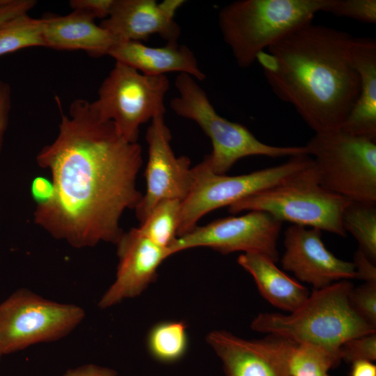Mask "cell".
<instances>
[{"mask_svg":"<svg viewBox=\"0 0 376 376\" xmlns=\"http://www.w3.org/2000/svg\"><path fill=\"white\" fill-rule=\"evenodd\" d=\"M356 271V279L365 283H376L375 263L370 260L361 250L358 249L352 262Z\"/></svg>","mask_w":376,"mask_h":376,"instance_id":"30","label":"cell"},{"mask_svg":"<svg viewBox=\"0 0 376 376\" xmlns=\"http://www.w3.org/2000/svg\"><path fill=\"white\" fill-rule=\"evenodd\" d=\"M285 252L281 263L300 281L318 290L341 281L356 279L352 262L336 258L324 246L322 230L292 225L284 233Z\"/></svg>","mask_w":376,"mask_h":376,"instance_id":"14","label":"cell"},{"mask_svg":"<svg viewBox=\"0 0 376 376\" xmlns=\"http://www.w3.org/2000/svg\"><path fill=\"white\" fill-rule=\"evenodd\" d=\"M108 55L116 62L146 75H166L168 72H178L189 75L197 81H203L206 77L194 52L178 42H166L164 47H155L138 41H118Z\"/></svg>","mask_w":376,"mask_h":376,"instance_id":"17","label":"cell"},{"mask_svg":"<svg viewBox=\"0 0 376 376\" xmlns=\"http://www.w3.org/2000/svg\"><path fill=\"white\" fill-rule=\"evenodd\" d=\"M313 162L307 155L290 157L281 165L248 174L229 176L216 174L202 161L193 167L194 179L187 197L181 202L178 237L197 226L210 212L229 206L258 191L277 185Z\"/></svg>","mask_w":376,"mask_h":376,"instance_id":"10","label":"cell"},{"mask_svg":"<svg viewBox=\"0 0 376 376\" xmlns=\"http://www.w3.org/2000/svg\"><path fill=\"white\" fill-rule=\"evenodd\" d=\"M238 264L253 278L260 295L277 308L295 311L308 299L307 288L280 270L272 260L256 253H244Z\"/></svg>","mask_w":376,"mask_h":376,"instance_id":"20","label":"cell"},{"mask_svg":"<svg viewBox=\"0 0 376 376\" xmlns=\"http://www.w3.org/2000/svg\"><path fill=\"white\" fill-rule=\"evenodd\" d=\"M85 315L79 306L18 289L0 303V354L61 340L72 332Z\"/></svg>","mask_w":376,"mask_h":376,"instance_id":"8","label":"cell"},{"mask_svg":"<svg viewBox=\"0 0 376 376\" xmlns=\"http://www.w3.org/2000/svg\"><path fill=\"white\" fill-rule=\"evenodd\" d=\"M283 222L263 211L214 220L196 226L178 237L169 248L171 256L196 247H209L222 254L235 251L256 253L276 263L277 240Z\"/></svg>","mask_w":376,"mask_h":376,"instance_id":"11","label":"cell"},{"mask_svg":"<svg viewBox=\"0 0 376 376\" xmlns=\"http://www.w3.org/2000/svg\"><path fill=\"white\" fill-rule=\"evenodd\" d=\"M11 109V90L6 81L0 78V152L6 132Z\"/></svg>","mask_w":376,"mask_h":376,"instance_id":"29","label":"cell"},{"mask_svg":"<svg viewBox=\"0 0 376 376\" xmlns=\"http://www.w3.org/2000/svg\"><path fill=\"white\" fill-rule=\"evenodd\" d=\"M68 114L61 112L57 136L36 156L51 173L54 197L36 205L34 221L74 248L116 244L123 214L143 196L136 187L141 146L100 119L88 100H75Z\"/></svg>","mask_w":376,"mask_h":376,"instance_id":"1","label":"cell"},{"mask_svg":"<svg viewBox=\"0 0 376 376\" xmlns=\"http://www.w3.org/2000/svg\"><path fill=\"white\" fill-rule=\"evenodd\" d=\"M151 357L164 363L180 360L188 347L187 326L183 322L165 321L154 325L147 338Z\"/></svg>","mask_w":376,"mask_h":376,"instance_id":"22","label":"cell"},{"mask_svg":"<svg viewBox=\"0 0 376 376\" xmlns=\"http://www.w3.org/2000/svg\"><path fill=\"white\" fill-rule=\"evenodd\" d=\"M116 244V276L99 301L97 306L102 309L140 295L156 279L159 266L171 256L168 249L152 242L138 228L123 232Z\"/></svg>","mask_w":376,"mask_h":376,"instance_id":"15","label":"cell"},{"mask_svg":"<svg viewBox=\"0 0 376 376\" xmlns=\"http://www.w3.org/2000/svg\"><path fill=\"white\" fill-rule=\"evenodd\" d=\"M44 28V18H33L26 13L5 20L0 24V56L26 47H46Z\"/></svg>","mask_w":376,"mask_h":376,"instance_id":"23","label":"cell"},{"mask_svg":"<svg viewBox=\"0 0 376 376\" xmlns=\"http://www.w3.org/2000/svg\"><path fill=\"white\" fill-rule=\"evenodd\" d=\"M353 39L346 31L310 22L257 56L273 93L315 134L340 130L358 98Z\"/></svg>","mask_w":376,"mask_h":376,"instance_id":"2","label":"cell"},{"mask_svg":"<svg viewBox=\"0 0 376 376\" xmlns=\"http://www.w3.org/2000/svg\"><path fill=\"white\" fill-rule=\"evenodd\" d=\"M82 10L64 16L44 18L46 47L58 50H84L92 57L108 55L118 40Z\"/></svg>","mask_w":376,"mask_h":376,"instance_id":"18","label":"cell"},{"mask_svg":"<svg viewBox=\"0 0 376 376\" xmlns=\"http://www.w3.org/2000/svg\"><path fill=\"white\" fill-rule=\"evenodd\" d=\"M31 194L36 205L48 203L54 197L52 181L43 177H36L31 185Z\"/></svg>","mask_w":376,"mask_h":376,"instance_id":"31","label":"cell"},{"mask_svg":"<svg viewBox=\"0 0 376 376\" xmlns=\"http://www.w3.org/2000/svg\"><path fill=\"white\" fill-rule=\"evenodd\" d=\"M12 0H0V8L9 4Z\"/></svg>","mask_w":376,"mask_h":376,"instance_id":"34","label":"cell"},{"mask_svg":"<svg viewBox=\"0 0 376 376\" xmlns=\"http://www.w3.org/2000/svg\"><path fill=\"white\" fill-rule=\"evenodd\" d=\"M328 0H239L218 14L222 37L237 64L250 67L258 55L324 11Z\"/></svg>","mask_w":376,"mask_h":376,"instance_id":"4","label":"cell"},{"mask_svg":"<svg viewBox=\"0 0 376 376\" xmlns=\"http://www.w3.org/2000/svg\"><path fill=\"white\" fill-rule=\"evenodd\" d=\"M320 184L350 201L376 203V140L340 130L305 146Z\"/></svg>","mask_w":376,"mask_h":376,"instance_id":"7","label":"cell"},{"mask_svg":"<svg viewBox=\"0 0 376 376\" xmlns=\"http://www.w3.org/2000/svg\"><path fill=\"white\" fill-rule=\"evenodd\" d=\"M169 88L166 75H146L116 62L91 105L100 119L112 121L125 139L136 143L140 126L164 115Z\"/></svg>","mask_w":376,"mask_h":376,"instance_id":"9","label":"cell"},{"mask_svg":"<svg viewBox=\"0 0 376 376\" xmlns=\"http://www.w3.org/2000/svg\"><path fill=\"white\" fill-rule=\"evenodd\" d=\"M350 376H376V366L366 360L354 361L352 363Z\"/></svg>","mask_w":376,"mask_h":376,"instance_id":"33","label":"cell"},{"mask_svg":"<svg viewBox=\"0 0 376 376\" xmlns=\"http://www.w3.org/2000/svg\"><path fill=\"white\" fill-rule=\"evenodd\" d=\"M113 0H70L69 4L73 10L85 11L95 18H107L111 11Z\"/></svg>","mask_w":376,"mask_h":376,"instance_id":"28","label":"cell"},{"mask_svg":"<svg viewBox=\"0 0 376 376\" xmlns=\"http://www.w3.org/2000/svg\"><path fill=\"white\" fill-rule=\"evenodd\" d=\"M351 57L359 78V93L341 130L354 136L376 140L375 40L354 38Z\"/></svg>","mask_w":376,"mask_h":376,"instance_id":"19","label":"cell"},{"mask_svg":"<svg viewBox=\"0 0 376 376\" xmlns=\"http://www.w3.org/2000/svg\"><path fill=\"white\" fill-rule=\"evenodd\" d=\"M2 356L0 354V361L1 360Z\"/></svg>","mask_w":376,"mask_h":376,"instance_id":"36","label":"cell"},{"mask_svg":"<svg viewBox=\"0 0 376 376\" xmlns=\"http://www.w3.org/2000/svg\"><path fill=\"white\" fill-rule=\"evenodd\" d=\"M181 202L177 199L159 202L140 223L139 230L154 244L169 250L178 237Z\"/></svg>","mask_w":376,"mask_h":376,"instance_id":"24","label":"cell"},{"mask_svg":"<svg viewBox=\"0 0 376 376\" xmlns=\"http://www.w3.org/2000/svg\"><path fill=\"white\" fill-rule=\"evenodd\" d=\"M376 203L350 201L343 210L342 224L370 260H376Z\"/></svg>","mask_w":376,"mask_h":376,"instance_id":"21","label":"cell"},{"mask_svg":"<svg viewBox=\"0 0 376 376\" xmlns=\"http://www.w3.org/2000/svg\"><path fill=\"white\" fill-rule=\"evenodd\" d=\"M206 341L220 358L226 376H291L289 359L295 342L274 334L246 340L224 330Z\"/></svg>","mask_w":376,"mask_h":376,"instance_id":"13","label":"cell"},{"mask_svg":"<svg viewBox=\"0 0 376 376\" xmlns=\"http://www.w3.org/2000/svg\"><path fill=\"white\" fill-rule=\"evenodd\" d=\"M184 0H113L109 16L100 25L118 41L147 40L157 34L178 42L180 29L174 19Z\"/></svg>","mask_w":376,"mask_h":376,"instance_id":"16","label":"cell"},{"mask_svg":"<svg viewBox=\"0 0 376 376\" xmlns=\"http://www.w3.org/2000/svg\"><path fill=\"white\" fill-rule=\"evenodd\" d=\"M350 200L323 187L313 162L283 182L228 206V212L263 211L283 221L345 237L342 214Z\"/></svg>","mask_w":376,"mask_h":376,"instance_id":"6","label":"cell"},{"mask_svg":"<svg viewBox=\"0 0 376 376\" xmlns=\"http://www.w3.org/2000/svg\"><path fill=\"white\" fill-rule=\"evenodd\" d=\"M353 285L347 280L313 290L306 301L289 315L259 313L251 328L278 335L298 344L320 347L341 361L340 347L354 337L376 333L351 307L348 296Z\"/></svg>","mask_w":376,"mask_h":376,"instance_id":"3","label":"cell"},{"mask_svg":"<svg viewBox=\"0 0 376 376\" xmlns=\"http://www.w3.org/2000/svg\"><path fill=\"white\" fill-rule=\"evenodd\" d=\"M191 76L180 73L175 81L178 95L170 102L173 112L194 121L210 138L212 151L203 160L216 174H225L239 159L252 155L270 157L307 154L305 146H274L259 141L244 125L221 117L205 91Z\"/></svg>","mask_w":376,"mask_h":376,"instance_id":"5","label":"cell"},{"mask_svg":"<svg viewBox=\"0 0 376 376\" xmlns=\"http://www.w3.org/2000/svg\"><path fill=\"white\" fill-rule=\"evenodd\" d=\"M322 376H329V375L328 373H327V374H325V375H324Z\"/></svg>","mask_w":376,"mask_h":376,"instance_id":"35","label":"cell"},{"mask_svg":"<svg viewBox=\"0 0 376 376\" xmlns=\"http://www.w3.org/2000/svg\"><path fill=\"white\" fill-rule=\"evenodd\" d=\"M171 133L164 115L151 120L146 132L148 162L145 170L146 191L134 209L141 223L161 201H182L188 195L194 179L188 157H176L171 146Z\"/></svg>","mask_w":376,"mask_h":376,"instance_id":"12","label":"cell"},{"mask_svg":"<svg viewBox=\"0 0 376 376\" xmlns=\"http://www.w3.org/2000/svg\"><path fill=\"white\" fill-rule=\"evenodd\" d=\"M351 307L368 324L376 328V283H365L350 290Z\"/></svg>","mask_w":376,"mask_h":376,"instance_id":"26","label":"cell"},{"mask_svg":"<svg viewBox=\"0 0 376 376\" xmlns=\"http://www.w3.org/2000/svg\"><path fill=\"white\" fill-rule=\"evenodd\" d=\"M63 376H118L113 369L93 363H87L69 368Z\"/></svg>","mask_w":376,"mask_h":376,"instance_id":"32","label":"cell"},{"mask_svg":"<svg viewBox=\"0 0 376 376\" xmlns=\"http://www.w3.org/2000/svg\"><path fill=\"white\" fill-rule=\"evenodd\" d=\"M341 360L352 363L357 361L376 359V333L352 338L344 342L339 350Z\"/></svg>","mask_w":376,"mask_h":376,"instance_id":"27","label":"cell"},{"mask_svg":"<svg viewBox=\"0 0 376 376\" xmlns=\"http://www.w3.org/2000/svg\"><path fill=\"white\" fill-rule=\"evenodd\" d=\"M324 12L361 22H376L375 0H328Z\"/></svg>","mask_w":376,"mask_h":376,"instance_id":"25","label":"cell"}]
</instances>
